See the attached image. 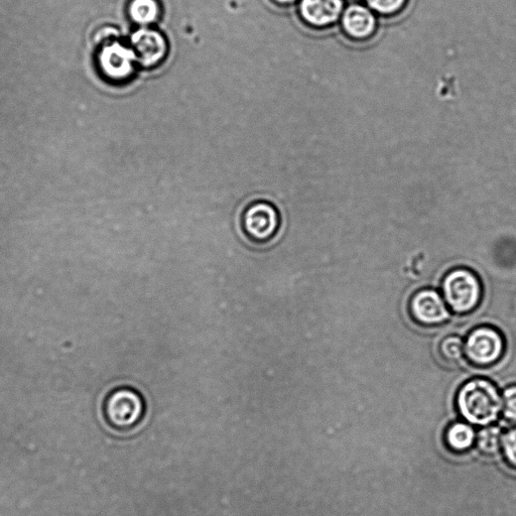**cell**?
Masks as SVG:
<instances>
[{
    "label": "cell",
    "mask_w": 516,
    "mask_h": 516,
    "mask_svg": "<svg viewBox=\"0 0 516 516\" xmlns=\"http://www.w3.org/2000/svg\"><path fill=\"white\" fill-rule=\"evenodd\" d=\"M457 408L470 425L490 426L502 412V396L491 381L474 378L461 387L457 395Z\"/></svg>",
    "instance_id": "obj_1"
},
{
    "label": "cell",
    "mask_w": 516,
    "mask_h": 516,
    "mask_svg": "<svg viewBox=\"0 0 516 516\" xmlns=\"http://www.w3.org/2000/svg\"><path fill=\"white\" fill-rule=\"evenodd\" d=\"M103 415L109 427L117 432H129L138 427L146 415V402L133 387L121 386L106 397Z\"/></svg>",
    "instance_id": "obj_2"
},
{
    "label": "cell",
    "mask_w": 516,
    "mask_h": 516,
    "mask_svg": "<svg viewBox=\"0 0 516 516\" xmlns=\"http://www.w3.org/2000/svg\"><path fill=\"white\" fill-rule=\"evenodd\" d=\"M243 235L255 245L273 241L281 228V215L271 203L258 201L247 206L240 218Z\"/></svg>",
    "instance_id": "obj_3"
},
{
    "label": "cell",
    "mask_w": 516,
    "mask_h": 516,
    "mask_svg": "<svg viewBox=\"0 0 516 516\" xmlns=\"http://www.w3.org/2000/svg\"><path fill=\"white\" fill-rule=\"evenodd\" d=\"M442 289L447 305L458 314L473 311L481 301L480 281L473 272L466 269L450 272L444 279Z\"/></svg>",
    "instance_id": "obj_4"
},
{
    "label": "cell",
    "mask_w": 516,
    "mask_h": 516,
    "mask_svg": "<svg viewBox=\"0 0 516 516\" xmlns=\"http://www.w3.org/2000/svg\"><path fill=\"white\" fill-rule=\"evenodd\" d=\"M138 63L132 48L122 45L117 40H109L98 54V66L101 73L109 80L122 82L131 78Z\"/></svg>",
    "instance_id": "obj_5"
},
{
    "label": "cell",
    "mask_w": 516,
    "mask_h": 516,
    "mask_svg": "<svg viewBox=\"0 0 516 516\" xmlns=\"http://www.w3.org/2000/svg\"><path fill=\"white\" fill-rule=\"evenodd\" d=\"M467 358L478 366H488L500 359L504 352L502 335L492 327L473 330L464 343Z\"/></svg>",
    "instance_id": "obj_6"
},
{
    "label": "cell",
    "mask_w": 516,
    "mask_h": 516,
    "mask_svg": "<svg viewBox=\"0 0 516 516\" xmlns=\"http://www.w3.org/2000/svg\"><path fill=\"white\" fill-rule=\"evenodd\" d=\"M132 49L138 63L147 69L159 66L167 57L168 43L158 31L142 28L131 37Z\"/></svg>",
    "instance_id": "obj_7"
},
{
    "label": "cell",
    "mask_w": 516,
    "mask_h": 516,
    "mask_svg": "<svg viewBox=\"0 0 516 516\" xmlns=\"http://www.w3.org/2000/svg\"><path fill=\"white\" fill-rule=\"evenodd\" d=\"M413 317L421 324L433 326L445 323L450 312L445 299L434 290H423L411 301Z\"/></svg>",
    "instance_id": "obj_8"
},
{
    "label": "cell",
    "mask_w": 516,
    "mask_h": 516,
    "mask_svg": "<svg viewBox=\"0 0 516 516\" xmlns=\"http://www.w3.org/2000/svg\"><path fill=\"white\" fill-rule=\"evenodd\" d=\"M343 8V0H302L300 13L309 26L324 29L339 20Z\"/></svg>",
    "instance_id": "obj_9"
},
{
    "label": "cell",
    "mask_w": 516,
    "mask_h": 516,
    "mask_svg": "<svg viewBox=\"0 0 516 516\" xmlns=\"http://www.w3.org/2000/svg\"><path fill=\"white\" fill-rule=\"evenodd\" d=\"M342 29L350 39L362 42L374 36L377 22L366 7L351 5L342 14Z\"/></svg>",
    "instance_id": "obj_10"
},
{
    "label": "cell",
    "mask_w": 516,
    "mask_h": 516,
    "mask_svg": "<svg viewBox=\"0 0 516 516\" xmlns=\"http://www.w3.org/2000/svg\"><path fill=\"white\" fill-rule=\"evenodd\" d=\"M447 447L455 453L469 451L476 442V433L470 424L457 422L449 426L445 434Z\"/></svg>",
    "instance_id": "obj_11"
},
{
    "label": "cell",
    "mask_w": 516,
    "mask_h": 516,
    "mask_svg": "<svg viewBox=\"0 0 516 516\" xmlns=\"http://www.w3.org/2000/svg\"><path fill=\"white\" fill-rule=\"evenodd\" d=\"M128 15L135 24L147 28L158 22L161 9L157 0H132Z\"/></svg>",
    "instance_id": "obj_12"
},
{
    "label": "cell",
    "mask_w": 516,
    "mask_h": 516,
    "mask_svg": "<svg viewBox=\"0 0 516 516\" xmlns=\"http://www.w3.org/2000/svg\"><path fill=\"white\" fill-rule=\"evenodd\" d=\"M503 433L499 427L486 426L476 435V446L479 452L485 456L496 455L502 444Z\"/></svg>",
    "instance_id": "obj_13"
},
{
    "label": "cell",
    "mask_w": 516,
    "mask_h": 516,
    "mask_svg": "<svg viewBox=\"0 0 516 516\" xmlns=\"http://www.w3.org/2000/svg\"><path fill=\"white\" fill-rule=\"evenodd\" d=\"M367 5L374 12L383 16H394L402 12L408 0H366Z\"/></svg>",
    "instance_id": "obj_14"
},
{
    "label": "cell",
    "mask_w": 516,
    "mask_h": 516,
    "mask_svg": "<svg viewBox=\"0 0 516 516\" xmlns=\"http://www.w3.org/2000/svg\"><path fill=\"white\" fill-rule=\"evenodd\" d=\"M440 351L447 361H459L465 354L464 342L458 336L446 337L441 343Z\"/></svg>",
    "instance_id": "obj_15"
},
{
    "label": "cell",
    "mask_w": 516,
    "mask_h": 516,
    "mask_svg": "<svg viewBox=\"0 0 516 516\" xmlns=\"http://www.w3.org/2000/svg\"><path fill=\"white\" fill-rule=\"evenodd\" d=\"M502 414L506 421L516 424V384L502 394Z\"/></svg>",
    "instance_id": "obj_16"
},
{
    "label": "cell",
    "mask_w": 516,
    "mask_h": 516,
    "mask_svg": "<svg viewBox=\"0 0 516 516\" xmlns=\"http://www.w3.org/2000/svg\"><path fill=\"white\" fill-rule=\"evenodd\" d=\"M501 449L507 464L516 469V428L503 434Z\"/></svg>",
    "instance_id": "obj_17"
},
{
    "label": "cell",
    "mask_w": 516,
    "mask_h": 516,
    "mask_svg": "<svg viewBox=\"0 0 516 516\" xmlns=\"http://www.w3.org/2000/svg\"><path fill=\"white\" fill-rule=\"evenodd\" d=\"M275 3L280 5H290L296 2V0H274Z\"/></svg>",
    "instance_id": "obj_18"
}]
</instances>
